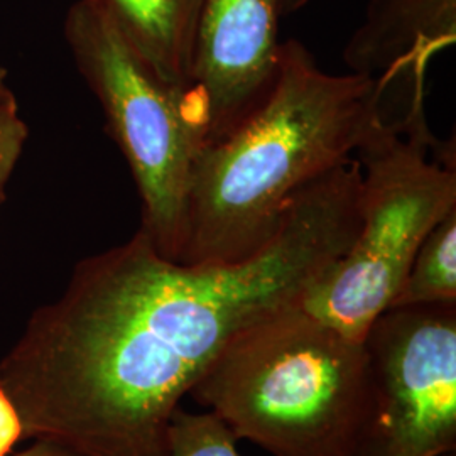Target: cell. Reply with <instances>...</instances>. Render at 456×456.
I'll use <instances>...</instances> for the list:
<instances>
[{
	"instance_id": "cell-2",
	"label": "cell",
	"mask_w": 456,
	"mask_h": 456,
	"mask_svg": "<svg viewBox=\"0 0 456 456\" xmlns=\"http://www.w3.org/2000/svg\"><path fill=\"white\" fill-rule=\"evenodd\" d=\"M379 122L375 82L325 73L301 43H281L261 103L196 156L178 262L237 264L256 256L294 198L355 158Z\"/></svg>"
},
{
	"instance_id": "cell-12",
	"label": "cell",
	"mask_w": 456,
	"mask_h": 456,
	"mask_svg": "<svg viewBox=\"0 0 456 456\" xmlns=\"http://www.w3.org/2000/svg\"><path fill=\"white\" fill-rule=\"evenodd\" d=\"M28 139V127L5 78H0V203Z\"/></svg>"
},
{
	"instance_id": "cell-13",
	"label": "cell",
	"mask_w": 456,
	"mask_h": 456,
	"mask_svg": "<svg viewBox=\"0 0 456 456\" xmlns=\"http://www.w3.org/2000/svg\"><path fill=\"white\" fill-rule=\"evenodd\" d=\"M24 438V426L14 403L0 389V456H9L17 441Z\"/></svg>"
},
{
	"instance_id": "cell-1",
	"label": "cell",
	"mask_w": 456,
	"mask_h": 456,
	"mask_svg": "<svg viewBox=\"0 0 456 456\" xmlns=\"http://www.w3.org/2000/svg\"><path fill=\"white\" fill-rule=\"evenodd\" d=\"M359 227L352 158L296 196L245 261H169L141 230L83 259L0 359L24 438L80 456H167L169 419L213 360L248 326L299 305Z\"/></svg>"
},
{
	"instance_id": "cell-3",
	"label": "cell",
	"mask_w": 456,
	"mask_h": 456,
	"mask_svg": "<svg viewBox=\"0 0 456 456\" xmlns=\"http://www.w3.org/2000/svg\"><path fill=\"white\" fill-rule=\"evenodd\" d=\"M188 395L273 456H360L369 355L296 305L239 333Z\"/></svg>"
},
{
	"instance_id": "cell-7",
	"label": "cell",
	"mask_w": 456,
	"mask_h": 456,
	"mask_svg": "<svg viewBox=\"0 0 456 456\" xmlns=\"http://www.w3.org/2000/svg\"><path fill=\"white\" fill-rule=\"evenodd\" d=\"M281 16V0L200 2L186 95L205 144L227 135L269 92Z\"/></svg>"
},
{
	"instance_id": "cell-5",
	"label": "cell",
	"mask_w": 456,
	"mask_h": 456,
	"mask_svg": "<svg viewBox=\"0 0 456 456\" xmlns=\"http://www.w3.org/2000/svg\"><path fill=\"white\" fill-rule=\"evenodd\" d=\"M65 34L131 167L142 203L139 230L163 257L178 262L191 173L205 146L188 95L147 63L105 0L73 4Z\"/></svg>"
},
{
	"instance_id": "cell-4",
	"label": "cell",
	"mask_w": 456,
	"mask_h": 456,
	"mask_svg": "<svg viewBox=\"0 0 456 456\" xmlns=\"http://www.w3.org/2000/svg\"><path fill=\"white\" fill-rule=\"evenodd\" d=\"M360 227L340 259L318 277L299 308L363 342L375 318L399 293L428 233L456 208L455 144L440 142L428 122H379L355 152Z\"/></svg>"
},
{
	"instance_id": "cell-8",
	"label": "cell",
	"mask_w": 456,
	"mask_h": 456,
	"mask_svg": "<svg viewBox=\"0 0 456 456\" xmlns=\"http://www.w3.org/2000/svg\"><path fill=\"white\" fill-rule=\"evenodd\" d=\"M456 41V0H370L343 60L380 92V114L395 94L394 124L426 118L428 66ZM384 122V120H382Z\"/></svg>"
},
{
	"instance_id": "cell-10",
	"label": "cell",
	"mask_w": 456,
	"mask_h": 456,
	"mask_svg": "<svg viewBox=\"0 0 456 456\" xmlns=\"http://www.w3.org/2000/svg\"><path fill=\"white\" fill-rule=\"evenodd\" d=\"M456 303V208L424 239L389 308Z\"/></svg>"
},
{
	"instance_id": "cell-15",
	"label": "cell",
	"mask_w": 456,
	"mask_h": 456,
	"mask_svg": "<svg viewBox=\"0 0 456 456\" xmlns=\"http://www.w3.org/2000/svg\"><path fill=\"white\" fill-rule=\"evenodd\" d=\"M308 2L311 0H281V12H282V16L291 14V12L303 9Z\"/></svg>"
},
{
	"instance_id": "cell-9",
	"label": "cell",
	"mask_w": 456,
	"mask_h": 456,
	"mask_svg": "<svg viewBox=\"0 0 456 456\" xmlns=\"http://www.w3.org/2000/svg\"><path fill=\"white\" fill-rule=\"evenodd\" d=\"M201 0H105L120 29L166 82L188 92Z\"/></svg>"
},
{
	"instance_id": "cell-6",
	"label": "cell",
	"mask_w": 456,
	"mask_h": 456,
	"mask_svg": "<svg viewBox=\"0 0 456 456\" xmlns=\"http://www.w3.org/2000/svg\"><path fill=\"white\" fill-rule=\"evenodd\" d=\"M363 346L372 408L360 456H455L456 303L387 308Z\"/></svg>"
},
{
	"instance_id": "cell-11",
	"label": "cell",
	"mask_w": 456,
	"mask_h": 456,
	"mask_svg": "<svg viewBox=\"0 0 456 456\" xmlns=\"http://www.w3.org/2000/svg\"><path fill=\"white\" fill-rule=\"evenodd\" d=\"M237 438L215 412L178 408L167 424V456H242Z\"/></svg>"
},
{
	"instance_id": "cell-14",
	"label": "cell",
	"mask_w": 456,
	"mask_h": 456,
	"mask_svg": "<svg viewBox=\"0 0 456 456\" xmlns=\"http://www.w3.org/2000/svg\"><path fill=\"white\" fill-rule=\"evenodd\" d=\"M14 456H80L75 453L73 450L66 448L63 444L56 443V441L48 440V438H39L36 440L33 446H29L28 450L16 453Z\"/></svg>"
}]
</instances>
